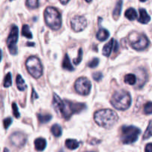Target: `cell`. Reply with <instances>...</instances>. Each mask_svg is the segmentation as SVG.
<instances>
[{
  "label": "cell",
  "instance_id": "obj_1",
  "mask_svg": "<svg viewBox=\"0 0 152 152\" xmlns=\"http://www.w3.org/2000/svg\"><path fill=\"white\" fill-rule=\"evenodd\" d=\"M94 121L99 126L109 129L118 121V116L114 110L103 109L94 113Z\"/></svg>",
  "mask_w": 152,
  "mask_h": 152
},
{
  "label": "cell",
  "instance_id": "obj_2",
  "mask_svg": "<svg viewBox=\"0 0 152 152\" xmlns=\"http://www.w3.org/2000/svg\"><path fill=\"white\" fill-rule=\"evenodd\" d=\"M111 103L113 107L119 110H126L132 104L130 94L125 90H119L112 95Z\"/></svg>",
  "mask_w": 152,
  "mask_h": 152
},
{
  "label": "cell",
  "instance_id": "obj_3",
  "mask_svg": "<svg viewBox=\"0 0 152 152\" xmlns=\"http://www.w3.org/2000/svg\"><path fill=\"white\" fill-rule=\"evenodd\" d=\"M44 17L45 23L53 30H58L62 26V17L57 9L53 7H48L45 10Z\"/></svg>",
  "mask_w": 152,
  "mask_h": 152
},
{
  "label": "cell",
  "instance_id": "obj_4",
  "mask_svg": "<svg viewBox=\"0 0 152 152\" xmlns=\"http://www.w3.org/2000/svg\"><path fill=\"white\" fill-rule=\"evenodd\" d=\"M141 130L133 125H125L122 128L121 140L124 144H132L138 139Z\"/></svg>",
  "mask_w": 152,
  "mask_h": 152
},
{
  "label": "cell",
  "instance_id": "obj_5",
  "mask_svg": "<svg viewBox=\"0 0 152 152\" xmlns=\"http://www.w3.org/2000/svg\"><path fill=\"white\" fill-rule=\"evenodd\" d=\"M129 40L132 48L137 51L144 50L148 47L150 43L146 36L137 32H132L129 35Z\"/></svg>",
  "mask_w": 152,
  "mask_h": 152
},
{
  "label": "cell",
  "instance_id": "obj_6",
  "mask_svg": "<svg viewBox=\"0 0 152 152\" xmlns=\"http://www.w3.org/2000/svg\"><path fill=\"white\" fill-rule=\"evenodd\" d=\"M25 65L28 72L34 78H38L42 75V66L37 57H30Z\"/></svg>",
  "mask_w": 152,
  "mask_h": 152
},
{
  "label": "cell",
  "instance_id": "obj_7",
  "mask_svg": "<svg viewBox=\"0 0 152 152\" xmlns=\"http://www.w3.org/2000/svg\"><path fill=\"white\" fill-rule=\"evenodd\" d=\"M64 104H65V110H64L63 118L66 119H69L74 113H79L86 109V104L83 103L72 102L68 100H65Z\"/></svg>",
  "mask_w": 152,
  "mask_h": 152
},
{
  "label": "cell",
  "instance_id": "obj_8",
  "mask_svg": "<svg viewBox=\"0 0 152 152\" xmlns=\"http://www.w3.org/2000/svg\"><path fill=\"white\" fill-rule=\"evenodd\" d=\"M19 37V29L16 25H13L10 31V34L7 40V45L8 47L10 53L11 55H15L17 54V47H16V43Z\"/></svg>",
  "mask_w": 152,
  "mask_h": 152
},
{
  "label": "cell",
  "instance_id": "obj_9",
  "mask_svg": "<svg viewBox=\"0 0 152 152\" xmlns=\"http://www.w3.org/2000/svg\"><path fill=\"white\" fill-rule=\"evenodd\" d=\"M74 87H75V90L77 93L83 95H86L90 93L91 89V83L86 77H79L76 80Z\"/></svg>",
  "mask_w": 152,
  "mask_h": 152
},
{
  "label": "cell",
  "instance_id": "obj_10",
  "mask_svg": "<svg viewBox=\"0 0 152 152\" xmlns=\"http://www.w3.org/2000/svg\"><path fill=\"white\" fill-rule=\"evenodd\" d=\"M71 28L76 32H80L86 28L87 26V20L84 16H76L71 20Z\"/></svg>",
  "mask_w": 152,
  "mask_h": 152
},
{
  "label": "cell",
  "instance_id": "obj_11",
  "mask_svg": "<svg viewBox=\"0 0 152 152\" xmlns=\"http://www.w3.org/2000/svg\"><path fill=\"white\" fill-rule=\"evenodd\" d=\"M10 142L12 144L16 147H22L25 144L27 140L26 136L21 132H16L13 133L10 136Z\"/></svg>",
  "mask_w": 152,
  "mask_h": 152
},
{
  "label": "cell",
  "instance_id": "obj_12",
  "mask_svg": "<svg viewBox=\"0 0 152 152\" xmlns=\"http://www.w3.org/2000/svg\"><path fill=\"white\" fill-rule=\"evenodd\" d=\"M53 107L56 113L61 117L64 116V110H65V104L64 101L56 95V93L53 94Z\"/></svg>",
  "mask_w": 152,
  "mask_h": 152
},
{
  "label": "cell",
  "instance_id": "obj_13",
  "mask_svg": "<svg viewBox=\"0 0 152 152\" xmlns=\"http://www.w3.org/2000/svg\"><path fill=\"white\" fill-rule=\"evenodd\" d=\"M135 76L137 79V88H142L145 85L148 80V74H147L146 70L143 68H138L137 69L135 70Z\"/></svg>",
  "mask_w": 152,
  "mask_h": 152
},
{
  "label": "cell",
  "instance_id": "obj_14",
  "mask_svg": "<svg viewBox=\"0 0 152 152\" xmlns=\"http://www.w3.org/2000/svg\"><path fill=\"white\" fill-rule=\"evenodd\" d=\"M140 11V16L138 18V22H141V23L146 24L148 23L151 20V16L148 15V13H147L146 10L144 8H140L139 10Z\"/></svg>",
  "mask_w": 152,
  "mask_h": 152
},
{
  "label": "cell",
  "instance_id": "obj_15",
  "mask_svg": "<svg viewBox=\"0 0 152 152\" xmlns=\"http://www.w3.org/2000/svg\"><path fill=\"white\" fill-rule=\"evenodd\" d=\"M114 40L112 38L108 43H107L104 46L103 49H102V55H105V57H109L110 55H111V50L114 47Z\"/></svg>",
  "mask_w": 152,
  "mask_h": 152
},
{
  "label": "cell",
  "instance_id": "obj_16",
  "mask_svg": "<svg viewBox=\"0 0 152 152\" xmlns=\"http://www.w3.org/2000/svg\"><path fill=\"white\" fill-rule=\"evenodd\" d=\"M35 148L39 151H42L46 147V140L43 138H37L34 141Z\"/></svg>",
  "mask_w": 152,
  "mask_h": 152
},
{
  "label": "cell",
  "instance_id": "obj_17",
  "mask_svg": "<svg viewBox=\"0 0 152 152\" xmlns=\"http://www.w3.org/2000/svg\"><path fill=\"white\" fill-rule=\"evenodd\" d=\"M109 31L105 28H100L96 34V38L100 41H105L109 37Z\"/></svg>",
  "mask_w": 152,
  "mask_h": 152
},
{
  "label": "cell",
  "instance_id": "obj_18",
  "mask_svg": "<svg viewBox=\"0 0 152 152\" xmlns=\"http://www.w3.org/2000/svg\"><path fill=\"white\" fill-rule=\"evenodd\" d=\"M122 7H123V0H119L116 4L114 10L113 11V17L114 19H117L120 17V14H121Z\"/></svg>",
  "mask_w": 152,
  "mask_h": 152
},
{
  "label": "cell",
  "instance_id": "obj_19",
  "mask_svg": "<svg viewBox=\"0 0 152 152\" xmlns=\"http://www.w3.org/2000/svg\"><path fill=\"white\" fill-rule=\"evenodd\" d=\"M62 68L68 70V71H74V67L71 64L69 57L67 54L65 55V58H64L63 61H62Z\"/></svg>",
  "mask_w": 152,
  "mask_h": 152
},
{
  "label": "cell",
  "instance_id": "obj_20",
  "mask_svg": "<svg viewBox=\"0 0 152 152\" xmlns=\"http://www.w3.org/2000/svg\"><path fill=\"white\" fill-rule=\"evenodd\" d=\"M125 16L128 19L131 21L134 20L135 19H137V13L136 10L133 7H130V8L128 9L127 10L125 13Z\"/></svg>",
  "mask_w": 152,
  "mask_h": 152
},
{
  "label": "cell",
  "instance_id": "obj_21",
  "mask_svg": "<svg viewBox=\"0 0 152 152\" xmlns=\"http://www.w3.org/2000/svg\"><path fill=\"white\" fill-rule=\"evenodd\" d=\"M65 146L68 148L71 149V150H74V149H77L80 146V143L76 139H67L65 141Z\"/></svg>",
  "mask_w": 152,
  "mask_h": 152
},
{
  "label": "cell",
  "instance_id": "obj_22",
  "mask_svg": "<svg viewBox=\"0 0 152 152\" xmlns=\"http://www.w3.org/2000/svg\"><path fill=\"white\" fill-rule=\"evenodd\" d=\"M16 86H17L18 89L21 91L25 90L27 88L26 83H25V80L20 75H18L16 77Z\"/></svg>",
  "mask_w": 152,
  "mask_h": 152
},
{
  "label": "cell",
  "instance_id": "obj_23",
  "mask_svg": "<svg viewBox=\"0 0 152 152\" xmlns=\"http://www.w3.org/2000/svg\"><path fill=\"white\" fill-rule=\"evenodd\" d=\"M50 131L53 134V135L56 137H59L62 134V128L59 126L58 124H55L53 126L51 127V129H50Z\"/></svg>",
  "mask_w": 152,
  "mask_h": 152
},
{
  "label": "cell",
  "instance_id": "obj_24",
  "mask_svg": "<svg viewBox=\"0 0 152 152\" xmlns=\"http://www.w3.org/2000/svg\"><path fill=\"white\" fill-rule=\"evenodd\" d=\"M37 116H38V119L41 124L47 123V122H50V119H52L51 115L50 114H41V113H39V114L37 115Z\"/></svg>",
  "mask_w": 152,
  "mask_h": 152
},
{
  "label": "cell",
  "instance_id": "obj_25",
  "mask_svg": "<svg viewBox=\"0 0 152 152\" xmlns=\"http://www.w3.org/2000/svg\"><path fill=\"white\" fill-rule=\"evenodd\" d=\"M22 34L24 37H27L28 39H32L33 35L31 33V30H30L29 26L28 25H24L22 28Z\"/></svg>",
  "mask_w": 152,
  "mask_h": 152
},
{
  "label": "cell",
  "instance_id": "obj_26",
  "mask_svg": "<svg viewBox=\"0 0 152 152\" xmlns=\"http://www.w3.org/2000/svg\"><path fill=\"white\" fill-rule=\"evenodd\" d=\"M124 80L126 83H129V84L130 85H134L137 82L136 76L134 74H129L127 75H126Z\"/></svg>",
  "mask_w": 152,
  "mask_h": 152
},
{
  "label": "cell",
  "instance_id": "obj_27",
  "mask_svg": "<svg viewBox=\"0 0 152 152\" xmlns=\"http://www.w3.org/2000/svg\"><path fill=\"white\" fill-rule=\"evenodd\" d=\"M26 5L31 9H35L39 7V0H26Z\"/></svg>",
  "mask_w": 152,
  "mask_h": 152
},
{
  "label": "cell",
  "instance_id": "obj_28",
  "mask_svg": "<svg viewBox=\"0 0 152 152\" xmlns=\"http://www.w3.org/2000/svg\"><path fill=\"white\" fill-rule=\"evenodd\" d=\"M12 84V77L11 74L10 72L6 75L5 77L4 80V87H9Z\"/></svg>",
  "mask_w": 152,
  "mask_h": 152
},
{
  "label": "cell",
  "instance_id": "obj_29",
  "mask_svg": "<svg viewBox=\"0 0 152 152\" xmlns=\"http://www.w3.org/2000/svg\"><path fill=\"white\" fill-rule=\"evenodd\" d=\"M82 59H83V49L80 48L78 51V55H77V58L74 59V63L75 65H79L80 63L82 61Z\"/></svg>",
  "mask_w": 152,
  "mask_h": 152
},
{
  "label": "cell",
  "instance_id": "obj_30",
  "mask_svg": "<svg viewBox=\"0 0 152 152\" xmlns=\"http://www.w3.org/2000/svg\"><path fill=\"white\" fill-rule=\"evenodd\" d=\"M151 137V121H150L148 126L143 135V139H147Z\"/></svg>",
  "mask_w": 152,
  "mask_h": 152
},
{
  "label": "cell",
  "instance_id": "obj_31",
  "mask_svg": "<svg viewBox=\"0 0 152 152\" xmlns=\"http://www.w3.org/2000/svg\"><path fill=\"white\" fill-rule=\"evenodd\" d=\"M144 113L145 114H151L152 113V108H151V101H148V103H146L145 106H144Z\"/></svg>",
  "mask_w": 152,
  "mask_h": 152
},
{
  "label": "cell",
  "instance_id": "obj_32",
  "mask_svg": "<svg viewBox=\"0 0 152 152\" xmlns=\"http://www.w3.org/2000/svg\"><path fill=\"white\" fill-rule=\"evenodd\" d=\"M12 109H13V116L16 118L20 117V113H19V109H18V107L17 105H16V103H13V104H12Z\"/></svg>",
  "mask_w": 152,
  "mask_h": 152
},
{
  "label": "cell",
  "instance_id": "obj_33",
  "mask_svg": "<svg viewBox=\"0 0 152 152\" xmlns=\"http://www.w3.org/2000/svg\"><path fill=\"white\" fill-rule=\"evenodd\" d=\"M99 62V59L96 58H94L92 61H91L90 62L88 63V66L90 67V68H95V67H96L98 66Z\"/></svg>",
  "mask_w": 152,
  "mask_h": 152
},
{
  "label": "cell",
  "instance_id": "obj_34",
  "mask_svg": "<svg viewBox=\"0 0 152 152\" xmlns=\"http://www.w3.org/2000/svg\"><path fill=\"white\" fill-rule=\"evenodd\" d=\"M12 123V119L10 117H7L5 119H4V121H3V124H4V128H5V129H7L8 128V127L10 126V125H11Z\"/></svg>",
  "mask_w": 152,
  "mask_h": 152
},
{
  "label": "cell",
  "instance_id": "obj_35",
  "mask_svg": "<svg viewBox=\"0 0 152 152\" xmlns=\"http://www.w3.org/2000/svg\"><path fill=\"white\" fill-rule=\"evenodd\" d=\"M93 78L96 81H99V80H101V79L102 78V77H103V75H102V74L101 72H95L93 74Z\"/></svg>",
  "mask_w": 152,
  "mask_h": 152
},
{
  "label": "cell",
  "instance_id": "obj_36",
  "mask_svg": "<svg viewBox=\"0 0 152 152\" xmlns=\"http://www.w3.org/2000/svg\"><path fill=\"white\" fill-rule=\"evenodd\" d=\"M145 152H152V145L151 143H148L145 148Z\"/></svg>",
  "mask_w": 152,
  "mask_h": 152
},
{
  "label": "cell",
  "instance_id": "obj_37",
  "mask_svg": "<svg viewBox=\"0 0 152 152\" xmlns=\"http://www.w3.org/2000/svg\"><path fill=\"white\" fill-rule=\"evenodd\" d=\"M113 49H114V52H117V51H118L119 44H118V43H117V41H116V40H114V47H113Z\"/></svg>",
  "mask_w": 152,
  "mask_h": 152
},
{
  "label": "cell",
  "instance_id": "obj_38",
  "mask_svg": "<svg viewBox=\"0 0 152 152\" xmlns=\"http://www.w3.org/2000/svg\"><path fill=\"white\" fill-rule=\"evenodd\" d=\"M39 96L37 95V93H36L35 90H34V89H32V100H34L35 98H38Z\"/></svg>",
  "mask_w": 152,
  "mask_h": 152
},
{
  "label": "cell",
  "instance_id": "obj_39",
  "mask_svg": "<svg viewBox=\"0 0 152 152\" xmlns=\"http://www.w3.org/2000/svg\"><path fill=\"white\" fill-rule=\"evenodd\" d=\"M70 0H60V2L62 3V4H66Z\"/></svg>",
  "mask_w": 152,
  "mask_h": 152
},
{
  "label": "cell",
  "instance_id": "obj_40",
  "mask_svg": "<svg viewBox=\"0 0 152 152\" xmlns=\"http://www.w3.org/2000/svg\"><path fill=\"white\" fill-rule=\"evenodd\" d=\"M4 152H10V151H9V150L7 148H5L4 149Z\"/></svg>",
  "mask_w": 152,
  "mask_h": 152
},
{
  "label": "cell",
  "instance_id": "obj_41",
  "mask_svg": "<svg viewBox=\"0 0 152 152\" xmlns=\"http://www.w3.org/2000/svg\"><path fill=\"white\" fill-rule=\"evenodd\" d=\"M27 45H28V46H34V43H27Z\"/></svg>",
  "mask_w": 152,
  "mask_h": 152
},
{
  "label": "cell",
  "instance_id": "obj_42",
  "mask_svg": "<svg viewBox=\"0 0 152 152\" xmlns=\"http://www.w3.org/2000/svg\"><path fill=\"white\" fill-rule=\"evenodd\" d=\"M1 49H0V61H1Z\"/></svg>",
  "mask_w": 152,
  "mask_h": 152
},
{
  "label": "cell",
  "instance_id": "obj_43",
  "mask_svg": "<svg viewBox=\"0 0 152 152\" xmlns=\"http://www.w3.org/2000/svg\"><path fill=\"white\" fill-rule=\"evenodd\" d=\"M86 1H87V2H91V1H92V0H86Z\"/></svg>",
  "mask_w": 152,
  "mask_h": 152
},
{
  "label": "cell",
  "instance_id": "obj_44",
  "mask_svg": "<svg viewBox=\"0 0 152 152\" xmlns=\"http://www.w3.org/2000/svg\"><path fill=\"white\" fill-rule=\"evenodd\" d=\"M140 1H142V2H144V1H146L147 0H140Z\"/></svg>",
  "mask_w": 152,
  "mask_h": 152
},
{
  "label": "cell",
  "instance_id": "obj_45",
  "mask_svg": "<svg viewBox=\"0 0 152 152\" xmlns=\"http://www.w3.org/2000/svg\"><path fill=\"white\" fill-rule=\"evenodd\" d=\"M87 152H94V151H87Z\"/></svg>",
  "mask_w": 152,
  "mask_h": 152
},
{
  "label": "cell",
  "instance_id": "obj_46",
  "mask_svg": "<svg viewBox=\"0 0 152 152\" xmlns=\"http://www.w3.org/2000/svg\"><path fill=\"white\" fill-rule=\"evenodd\" d=\"M10 1H13V0H10Z\"/></svg>",
  "mask_w": 152,
  "mask_h": 152
}]
</instances>
